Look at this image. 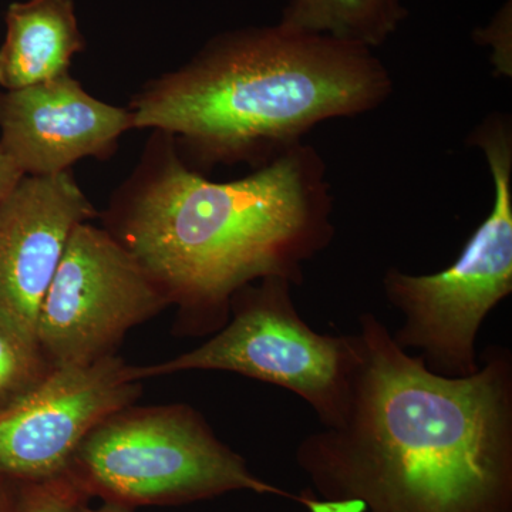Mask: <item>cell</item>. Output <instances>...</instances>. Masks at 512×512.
Returning a JSON list of instances; mask_svg holds the SVG:
<instances>
[{
  "label": "cell",
  "mask_w": 512,
  "mask_h": 512,
  "mask_svg": "<svg viewBox=\"0 0 512 512\" xmlns=\"http://www.w3.org/2000/svg\"><path fill=\"white\" fill-rule=\"evenodd\" d=\"M342 423L295 460L313 493L353 512H512V355L490 346L474 375L431 372L373 313Z\"/></svg>",
  "instance_id": "1"
},
{
  "label": "cell",
  "mask_w": 512,
  "mask_h": 512,
  "mask_svg": "<svg viewBox=\"0 0 512 512\" xmlns=\"http://www.w3.org/2000/svg\"><path fill=\"white\" fill-rule=\"evenodd\" d=\"M332 214L326 163L309 144L228 183L170 153L131 197L119 241L195 329L215 333L245 286L271 276L303 284V266L335 239Z\"/></svg>",
  "instance_id": "2"
},
{
  "label": "cell",
  "mask_w": 512,
  "mask_h": 512,
  "mask_svg": "<svg viewBox=\"0 0 512 512\" xmlns=\"http://www.w3.org/2000/svg\"><path fill=\"white\" fill-rule=\"evenodd\" d=\"M393 89L373 50L278 23L212 40L130 111L134 127L183 138L201 163L259 168L323 121L379 109Z\"/></svg>",
  "instance_id": "3"
},
{
  "label": "cell",
  "mask_w": 512,
  "mask_h": 512,
  "mask_svg": "<svg viewBox=\"0 0 512 512\" xmlns=\"http://www.w3.org/2000/svg\"><path fill=\"white\" fill-rule=\"evenodd\" d=\"M483 151L494 184L490 214L470 235L456 261L434 274L387 269L383 292L403 316L394 342L416 350L431 372L474 375L477 338L487 316L512 293V124L491 113L468 137Z\"/></svg>",
  "instance_id": "4"
},
{
  "label": "cell",
  "mask_w": 512,
  "mask_h": 512,
  "mask_svg": "<svg viewBox=\"0 0 512 512\" xmlns=\"http://www.w3.org/2000/svg\"><path fill=\"white\" fill-rule=\"evenodd\" d=\"M90 497L136 505H177L234 491L292 494L256 477L200 413L183 404L114 413L87 434L66 471Z\"/></svg>",
  "instance_id": "5"
},
{
  "label": "cell",
  "mask_w": 512,
  "mask_h": 512,
  "mask_svg": "<svg viewBox=\"0 0 512 512\" xmlns=\"http://www.w3.org/2000/svg\"><path fill=\"white\" fill-rule=\"evenodd\" d=\"M288 279L271 276L232 296L225 325L197 349L138 367L141 379L218 370L274 384L301 397L323 427L348 412L363 363L359 335H325L299 315Z\"/></svg>",
  "instance_id": "6"
},
{
  "label": "cell",
  "mask_w": 512,
  "mask_h": 512,
  "mask_svg": "<svg viewBox=\"0 0 512 512\" xmlns=\"http://www.w3.org/2000/svg\"><path fill=\"white\" fill-rule=\"evenodd\" d=\"M170 303L119 239L82 222L40 306L37 345L50 367L87 365L114 355L128 330Z\"/></svg>",
  "instance_id": "7"
},
{
  "label": "cell",
  "mask_w": 512,
  "mask_h": 512,
  "mask_svg": "<svg viewBox=\"0 0 512 512\" xmlns=\"http://www.w3.org/2000/svg\"><path fill=\"white\" fill-rule=\"evenodd\" d=\"M141 380L116 355L52 367L0 409V474L33 483L66 473L87 434L136 402Z\"/></svg>",
  "instance_id": "8"
},
{
  "label": "cell",
  "mask_w": 512,
  "mask_h": 512,
  "mask_svg": "<svg viewBox=\"0 0 512 512\" xmlns=\"http://www.w3.org/2000/svg\"><path fill=\"white\" fill-rule=\"evenodd\" d=\"M93 215L69 171L25 175L0 202V329L23 345L40 352V306L74 228Z\"/></svg>",
  "instance_id": "9"
},
{
  "label": "cell",
  "mask_w": 512,
  "mask_h": 512,
  "mask_svg": "<svg viewBox=\"0 0 512 512\" xmlns=\"http://www.w3.org/2000/svg\"><path fill=\"white\" fill-rule=\"evenodd\" d=\"M130 128V110L94 99L70 74L0 93V147L30 177L104 156Z\"/></svg>",
  "instance_id": "10"
},
{
  "label": "cell",
  "mask_w": 512,
  "mask_h": 512,
  "mask_svg": "<svg viewBox=\"0 0 512 512\" xmlns=\"http://www.w3.org/2000/svg\"><path fill=\"white\" fill-rule=\"evenodd\" d=\"M84 47L70 0L13 3L0 46V86L18 90L69 74Z\"/></svg>",
  "instance_id": "11"
},
{
  "label": "cell",
  "mask_w": 512,
  "mask_h": 512,
  "mask_svg": "<svg viewBox=\"0 0 512 512\" xmlns=\"http://www.w3.org/2000/svg\"><path fill=\"white\" fill-rule=\"evenodd\" d=\"M403 0H291L279 25L373 50L406 19Z\"/></svg>",
  "instance_id": "12"
},
{
  "label": "cell",
  "mask_w": 512,
  "mask_h": 512,
  "mask_svg": "<svg viewBox=\"0 0 512 512\" xmlns=\"http://www.w3.org/2000/svg\"><path fill=\"white\" fill-rule=\"evenodd\" d=\"M50 369L39 350L0 329V409L32 389Z\"/></svg>",
  "instance_id": "13"
},
{
  "label": "cell",
  "mask_w": 512,
  "mask_h": 512,
  "mask_svg": "<svg viewBox=\"0 0 512 512\" xmlns=\"http://www.w3.org/2000/svg\"><path fill=\"white\" fill-rule=\"evenodd\" d=\"M90 495L69 474L20 483L18 512H84Z\"/></svg>",
  "instance_id": "14"
},
{
  "label": "cell",
  "mask_w": 512,
  "mask_h": 512,
  "mask_svg": "<svg viewBox=\"0 0 512 512\" xmlns=\"http://www.w3.org/2000/svg\"><path fill=\"white\" fill-rule=\"evenodd\" d=\"M22 177L25 175L20 173L19 168L12 163V160L0 147V202L5 200L6 195L15 188Z\"/></svg>",
  "instance_id": "15"
},
{
  "label": "cell",
  "mask_w": 512,
  "mask_h": 512,
  "mask_svg": "<svg viewBox=\"0 0 512 512\" xmlns=\"http://www.w3.org/2000/svg\"><path fill=\"white\" fill-rule=\"evenodd\" d=\"M301 505L305 508L306 512H353L348 504L319 498L318 495L313 493L311 488L302 491Z\"/></svg>",
  "instance_id": "16"
},
{
  "label": "cell",
  "mask_w": 512,
  "mask_h": 512,
  "mask_svg": "<svg viewBox=\"0 0 512 512\" xmlns=\"http://www.w3.org/2000/svg\"><path fill=\"white\" fill-rule=\"evenodd\" d=\"M20 483L0 474V512H18Z\"/></svg>",
  "instance_id": "17"
},
{
  "label": "cell",
  "mask_w": 512,
  "mask_h": 512,
  "mask_svg": "<svg viewBox=\"0 0 512 512\" xmlns=\"http://www.w3.org/2000/svg\"><path fill=\"white\" fill-rule=\"evenodd\" d=\"M84 512H133V507H128V505L120 503H113V501H104L100 507L94 508V510H90V508L87 507Z\"/></svg>",
  "instance_id": "18"
}]
</instances>
